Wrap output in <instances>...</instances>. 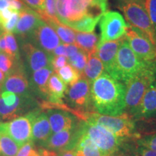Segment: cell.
I'll use <instances>...</instances> for the list:
<instances>
[{
  "instance_id": "cell-45",
  "label": "cell",
  "mask_w": 156,
  "mask_h": 156,
  "mask_svg": "<svg viewBox=\"0 0 156 156\" xmlns=\"http://www.w3.org/2000/svg\"><path fill=\"white\" fill-rule=\"evenodd\" d=\"M51 55L53 56H64L67 57V51H66L65 44L61 43L53 51Z\"/></svg>"
},
{
  "instance_id": "cell-2",
  "label": "cell",
  "mask_w": 156,
  "mask_h": 156,
  "mask_svg": "<svg viewBox=\"0 0 156 156\" xmlns=\"http://www.w3.org/2000/svg\"><path fill=\"white\" fill-rule=\"evenodd\" d=\"M56 16L69 27L87 17H102L108 11V0H56Z\"/></svg>"
},
{
  "instance_id": "cell-9",
  "label": "cell",
  "mask_w": 156,
  "mask_h": 156,
  "mask_svg": "<svg viewBox=\"0 0 156 156\" xmlns=\"http://www.w3.org/2000/svg\"><path fill=\"white\" fill-rule=\"evenodd\" d=\"M36 112L17 117L9 122L2 123L0 129L10 136L20 147L32 140V121Z\"/></svg>"
},
{
  "instance_id": "cell-8",
  "label": "cell",
  "mask_w": 156,
  "mask_h": 156,
  "mask_svg": "<svg viewBox=\"0 0 156 156\" xmlns=\"http://www.w3.org/2000/svg\"><path fill=\"white\" fill-rule=\"evenodd\" d=\"M124 37L140 59L147 63H156V46L142 30L129 25Z\"/></svg>"
},
{
  "instance_id": "cell-23",
  "label": "cell",
  "mask_w": 156,
  "mask_h": 156,
  "mask_svg": "<svg viewBox=\"0 0 156 156\" xmlns=\"http://www.w3.org/2000/svg\"><path fill=\"white\" fill-rule=\"evenodd\" d=\"M99 42L98 35L93 31L90 33L75 32V44L87 54L96 51Z\"/></svg>"
},
{
  "instance_id": "cell-5",
  "label": "cell",
  "mask_w": 156,
  "mask_h": 156,
  "mask_svg": "<svg viewBox=\"0 0 156 156\" xmlns=\"http://www.w3.org/2000/svg\"><path fill=\"white\" fill-rule=\"evenodd\" d=\"M149 64L151 63L142 61L134 54L124 36L117 52L112 77L125 83Z\"/></svg>"
},
{
  "instance_id": "cell-48",
  "label": "cell",
  "mask_w": 156,
  "mask_h": 156,
  "mask_svg": "<svg viewBox=\"0 0 156 156\" xmlns=\"http://www.w3.org/2000/svg\"><path fill=\"white\" fill-rule=\"evenodd\" d=\"M58 156H77L76 155L75 150H67V151H59V153L58 154Z\"/></svg>"
},
{
  "instance_id": "cell-50",
  "label": "cell",
  "mask_w": 156,
  "mask_h": 156,
  "mask_svg": "<svg viewBox=\"0 0 156 156\" xmlns=\"http://www.w3.org/2000/svg\"><path fill=\"white\" fill-rule=\"evenodd\" d=\"M111 156H131V155H129L128 153H126V152H124V151H122V150L121 149L119 151H118L117 153Z\"/></svg>"
},
{
  "instance_id": "cell-54",
  "label": "cell",
  "mask_w": 156,
  "mask_h": 156,
  "mask_svg": "<svg viewBox=\"0 0 156 156\" xmlns=\"http://www.w3.org/2000/svg\"><path fill=\"white\" fill-rule=\"evenodd\" d=\"M1 90H2V89H1V88H0V92H1Z\"/></svg>"
},
{
  "instance_id": "cell-11",
  "label": "cell",
  "mask_w": 156,
  "mask_h": 156,
  "mask_svg": "<svg viewBox=\"0 0 156 156\" xmlns=\"http://www.w3.org/2000/svg\"><path fill=\"white\" fill-rule=\"evenodd\" d=\"M82 122L71 129L54 133L42 143L44 147L51 151H67L75 149L81 136Z\"/></svg>"
},
{
  "instance_id": "cell-39",
  "label": "cell",
  "mask_w": 156,
  "mask_h": 156,
  "mask_svg": "<svg viewBox=\"0 0 156 156\" xmlns=\"http://www.w3.org/2000/svg\"><path fill=\"white\" fill-rule=\"evenodd\" d=\"M19 20V12L15 11L13 14L8 21L5 23L3 25H2V28L4 31L7 33H12L14 32L15 27L17 23V21Z\"/></svg>"
},
{
  "instance_id": "cell-52",
  "label": "cell",
  "mask_w": 156,
  "mask_h": 156,
  "mask_svg": "<svg viewBox=\"0 0 156 156\" xmlns=\"http://www.w3.org/2000/svg\"><path fill=\"white\" fill-rule=\"evenodd\" d=\"M2 31H3L2 28V27H0V36H1V34H2Z\"/></svg>"
},
{
  "instance_id": "cell-47",
  "label": "cell",
  "mask_w": 156,
  "mask_h": 156,
  "mask_svg": "<svg viewBox=\"0 0 156 156\" xmlns=\"http://www.w3.org/2000/svg\"><path fill=\"white\" fill-rule=\"evenodd\" d=\"M6 47H7V45H6L5 32L3 30L1 34V36H0V51L5 53Z\"/></svg>"
},
{
  "instance_id": "cell-16",
  "label": "cell",
  "mask_w": 156,
  "mask_h": 156,
  "mask_svg": "<svg viewBox=\"0 0 156 156\" xmlns=\"http://www.w3.org/2000/svg\"><path fill=\"white\" fill-rule=\"evenodd\" d=\"M42 21L40 15L36 10L27 7L19 12V20L14 30L15 34L22 38H28Z\"/></svg>"
},
{
  "instance_id": "cell-56",
  "label": "cell",
  "mask_w": 156,
  "mask_h": 156,
  "mask_svg": "<svg viewBox=\"0 0 156 156\" xmlns=\"http://www.w3.org/2000/svg\"><path fill=\"white\" fill-rule=\"evenodd\" d=\"M120 1H122V0H120Z\"/></svg>"
},
{
  "instance_id": "cell-20",
  "label": "cell",
  "mask_w": 156,
  "mask_h": 156,
  "mask_svg": "<svg viewBox=\"0 0 156 156\" xmlns=\"http://www.w3.org/2000/svg\"><path fill=\"white\" fill-rule=\"evenodd\" d=\"M52 132L47 115L37 111L32 121V141L44 143Z\"/></svg>"
},
{
  "instance_id": "cell-38",
  "label": "cell",
  "mask_w": 156,
  "mask_h": 156,
  "mask_svg": "<svg viewBox=\"0 0 156 156\" xmlns=\"http://www.w3.org/2000/svg\"><path fill=\"white\" fill-rule=\"evenodd\" d=\"M135 141L138 145L156 152V134L142 136L140 139L135 140Z\"/></svg>"
},
{
  "instance_id": "cell-28",
  "label": "cell",
  "mask_w": 156,
  "mask_h": 156,
  "mask_svg": "<svg viewBox=\"0 0 156 156\" xmlns=\"http://www.w3.org/2000/svg\"><path fill=\"white\" fill-rule=\"evenodd\" d=\"M121 149L131 156H156V152L138 145L135 140L126 139Z\"/></svg>"
},
{
  "instance_id": "cell-35",
  "label": "cell",
  "mask_w": 156,
  "mask_h": 156,
  "mask_svg": "<svg viewBox=\"0 0 156 156\" xmlns=\"http://www.w3.org/2000/svg\"><path fill=\"white\" fill-rule=\"evenodd\" d=\"M17 62L7 54L0 51V70L6 75L15 69Z\"/></svg>"
},
{
  "instance_id": "cell-25",
  "label": "cell",
  "mask_w": 156,
  "mask_h": 156,
  "mask_svg": "<svg viewBox=\"0 0 156 156\" xmlns=\"http://www.w3.org/2000/svg\"><path fill=\"white\" fill-rule=\"evenodd\" d=\"M55 30L60 40L64 44H75V32L71 28L62 24L58 20L48 19L44 20Z\"/></svg>"
},
{
  "instance_id": "cell-7",
  "label": "cell",
  "mask_w": 156,
  "mask_h": 156,
  "mask_svg": "<svg viewBox=\"0 0 156 156\" xmlns=\"http://www.w3.org/2000/svg\"><path fill=\"white\" fill-rule=\"evenodd\" d=\"M81 134L90 140L106 156H111L119 151L126 140L119 137L100 125L84 122H82Z\"/></svg>"
},
{
  "instance_id": "cell-18",
  "label": "cell",
  "mask_w": 156,
  "mask_h": 156,
  "mask_svg": "<svg viewBox=\"0 0 156 156\" xmlns=\"http://www.w3.org/2000/svg\"><path fill=\"white\" fill-rule=\"evenodd\" d=\"M47 116L52 133L71 129L78 124L77 118L65 111L48 109Z\"/></svg>"
},
{
  "instance_id": "cell-53",
  "label": "cell",
  "mask_w": 156,
  "mask_h": 156,
  "mask_svg": "<svg viewBox=\"0 0 156 156\" xmlns=\"http://www.w3.org/2000/svg\"><path fill=\"white\" fill-rule=\"evenodd\" d=\"M2 123V119H0V124H1Z\"/></svg>"
},
{
  "instance_id": "cell-21",
  "label": "cell",
  "mask_w": 156,
  "mask_h": 156,
  "mask_svg": "<svg viewBox=\"0 0 156 156\" xmlns=\"http://www.w3.org/2000/svg\"><path fill=\"white\" fill-rule=\"evenodd\" d=\"M67 85L62 80L55 72L52 73L47 84V97L48 101L51 103H63L62 99L65 96Z\"/></svg>"
},
{
  "instance_id": "cell-37",
  "label": "cell",
  "mask_w": 156,
  "mask_h": 156,
  "mask_svg": "<svg viewBox=\"0 0 156 156\" xmlns=\"http://www.w3.org/2000/svg\"><path fill=\"white\" fill-rule=\"evenodd\" d=\"M16 156H40V154L31 140L20 148Z\"/></svg>"
},
{
  "instance_id": "cell-19",
  "label": "cell",
  "mask_w": 156,
  "mask_h": 156,
  "mask_svg": "<svg viewBox=\"0 0 156 156\" xmlns=\"http://www.w3.org/2000/svg\"><path fill=\"white\" fill-rule=\"evenodd\" d=\"M156 116V78L152 82L132 116L133 120Z\"/></svg>"
},
{
  "instance_id": "cell-55",
  "label": "cell",
  "mask_w": 156,
  "mask_h": 156,
  "mask_svg": "<svg viewBox=\"0 0 156 156\" xmlns=\"http://www.w3.org/2000/svg\"><path fill=\"white\" fill-rule=\"evenodd\" d=\"M0 27H1V25H0Z\"/></svg>"
},
{
  "instance_id": "cell-27",
  "label": "cell",
  "mask_w": 156,
  "mask_h": 156,
  "mask_svg": "<svg viewBox=\"0 0 156 156\" xmlns=\"http://www.w3.org/2000/svg\"><path fill=\"white\" fill-rule=\"evenodd\" d=\"M136 133L140 138L156 134V116L134 120Z\"/></svg>"
},
{
  "instance_id": "cell-12",
  "label": "cell",
  "mask_w": 156,
  "mask_h": 156,
  "mask_svg": "<svg viewBox=\"0 0 156 156\" xmlns=\"http://www.w3.org/2000/svg\"><path fill=\"white\" fill-rule=\"evenodd\" d=\"M90 85L86 79L81 77L75 83L67 87L64 98L74 109L85 112L86 109L93 108L90 101Z\"/></svg>"
},
{
  "instance_id": "cell-42",
  "label": "cell",
  "mask_w": 156,
  "mask_h": 156,
  "mask_svg": "<svg viewBox=\"0 0 156 156\" xmlns=\"http://www.w3.org/2000/svg\"><path fill=\"white\" fill-rule=\"evenodd\" d=\"M14 12V9L9 7L0 11V25H1V27L2 25H3L9 20Z\"/></svg>"
},
{
  "instance_id": "cell-46",
  "label": "cell",
  "mask_w": 156,
  "mask_h": 156,
  "mask_svg": "<svg viewBox=\"0 0 156 156\" xmlns=\"http://www.w3.org/2000/svg\"><path fill=\"white\" fill-rule=\"evenodd\" d=\"M40 156H58V154L53 151L46 149V148H40L38 149Z\"/></svg>"
},
{
  "instance_id": "cell-49",
  "label": "cell",
  "mask_w": 156,
  "mask_h": 156,
  "mask_svg": "<svg viewBox=\"0 0 156 156\" xmlns=\"http://www.w3.org/2000/svg\"><path fill=\"white\" fill-rule=\"evenodd\" d=\"M9 7V0H0V11Z\"/></svg>"
},
{
  "instance_id": "cell-36",
  "label": "cell",
  "mask_w": 156,
  "mask_h": 156,
  "mask_svg": "<svg viewBox=\"0 0 156 156\" xmlns=\"http://www.w3.org/2000/svg\"><path fill=\"white\" fill-rule=\"evenodd\" d=\"M156 32V0H141Z\"/></svg>"
},
{
  "instance_id": "cell-15",
  "label": "cell",
  "mask_w": 156,
  "mask_h": 156,
  "mask_svg": "<svg viewBox=\"0 0 156 156\" xmlns=\"http://www.w3.org/2000/svg\"><path fill=\"white\" fill-rule=\"evenodd\" d=\"M22 50L32 72L51 66V54L47 53L30 41L23 43Z\"/></svg>"
},
{
  "instance_id": "cell-32",
  "label": "cell",
  "mask_w": 156,
  "mask_h": 156,
  "mask_svg": "<svg viewBox=\"0 0 156 156\" xmlns=\"http://www.w3.org/2000/svg\"><path fill=\"white\" fill-rule=\"evenodd\" d=\"M5 38L6 45H7L5 53L12 56L16 61H19L20 52L18 49V45H17L15 35L12 33L5 32Z\"/></svg>"
},
{
  "instance_id": "cell-10",
  "label": "cell",
  "mask_w": 156,
  "mask_h": 156,
  "mask_svg": "<svg viewBox=\"0 0 156 156\" xmlns=\"http://www.w3.org/2000/svg\"><path fill=\"white\" fill-rule=\"evenodd\" d=\"M101 29L100 42L118 40L125 36L129 24L119 12L107 11L99 21Z\"/></svg>"
},
{
  "instance_id": "cell-41",
  "label": "cell",
  "mask_w": 156,
  "mask_h": 156,
  "mask_svg": "<svg viewBox=\"0 0 156 156\" xmlns=\"http://www.w3.org/2000/svg\"><path fill=\"white\" fill-rule=\"evenodd\" d=\"M29 7L36 10L37 12H41L44 9L45 0H23Z\"/></svg>"
},
{
  "instance_id": "cell-26",
  "label": "cell",
  "mask_w": 156,
  "mask_h": 156,
  "mask_svg": "<svg viewBox=\"0 0 156 156\" xmlns=\"http://www.w3.org/2000/svg\"><path fill=\"white\" fill-rule=\"evenodd\" d=\"M75 150L77 156H106L90 140L82 134Z\"/></svg>"
},
{
  "instance_id": "cell-30",
  "label": "cell",
  "mask_w": 156,
  "mask_h": 156,
  "mask_svg": "<svg viewBox=\"0 0 156 156\" xmlns=\"http://www.w3.org/2000/svg\"><path fill=\"white\" fill-rule=\"evenodd\" d=\"M55 73L61 78L62 80L69 86L75 83L81 77L80 73L69 64H67Z\"/></svg>"
},
{
  "instance_id": "cell-13",
  "label": "cell",
  "mask_w": 156,
  "mask_h": 156,
  "mask_svg": "<svg viewBox=\"0 0 156 156\" xmlns=\"http://www.w3.org/2000/svg\"><path fill=\"white\" fill-rule=\"evenodd\" d=\"M28 38L30 39L29 41L33 44L51 54L62 43L55 30L44 20L36 27Z\"/></svg>"
},
{
  "instance_id": "cell-22",
  "label": "cell",
  "mask_w": 156,
  "mask_h": 156,
  "mask_svg": "<svg viewBox=\"0 0 156 156\" xmlns=\"http://www.w3.org/2000/svg\"><path fill=\"white\" fill-rule=\"evenodd\" d=\"M105 69L102 62L98 58L96 51L87 54V61L84 68L81 77L86 79L90 83H92L99 76L104 73Z\"/></svg>"
},
{
  "instance_id": "cell-31",
  "label": "cell",
  "mask_w": 156,
  "mask_h": 156,
  "mask_svg": "<svg viewBox=\"0 0 156 156\" xmlns=\"http://www.w3.org/2000/svg\"><path fill=\"white\" fill-rule=\"evenodd\" d=\"M101 17H87L72 24L69 26L73 30L77 32L90 33L93 32L98 23H99Z\"/></svg>"
},
{
  "instance_id": "cell-44",
  "label": "cell",
  "mask_w": 156,
  "mask_h": 156,
  "mask_svg": "<svg viewBox=\"0 0 156 156\" xmlns=\"http://www.w3.org/2000/svg\"><path fill=\"white\" fill-rule=\"evenodd\" d=\"M66 51H67V58H69L75 56L80 49L75 44H65Z\"/></svg>"
},
{
  "instance_id": "cell-4",
  "label": "cell",
  "mask_w": 156,
  "mask_h": 156,
  "mask_svg": "<svg viewBox=\"0 0 156 156\" xmlns=\"http://www.w3.org/2000/svg\"><path fill=\"white\" fill-rule=\"evenodd\" d=\"M84 122L100 125L119 137L139 139L135 131L133 119L126 112L119 116H109L95 112H87Z\"/></svg>"
},
{
  "instance_id": "cell-1",
  "label": "cell",
  "mask_w": 156,
  "mask_h": 156,
  "mask_svg": "<svg viewBox=\"0 0 156 156\" xmlns=\"http://www.w3.org/2000/svg\"><path fill=\"white\" fill-rule=\"evenodd\" d=\"M125 84L103 73L90 85V101L95 112L119 116L125 112Z\"/></svg>"
},
{
  "instance_id": "cell-3",
  "label": "cell",
  "mask_w": 156,
  "mask_h": 156,
  "mask_svg": "<svg viewBox=\"0 0 156 156\" xmlns=\"http://www.w3.org/2000/svg\"><path fill=\"white\" fill-rule=\"evenodd\" d=\"M156 78V63L149 64L126 82L125 112L133 116L142 98L152 82Z\"/></svg>"
},
{
  "instance_id": "cell-24",
  "label": "cell",
  "mask_w": 156,
  "mask_h": 156,
  "mask_svg": "<svg viewBox=\"0 0 156 156\" xmlns=\"http://www.w3.org/2000/svg\"><path fill=\"white\" fill-rule=\"evenodd\" d=\"M51 66L42 68L34 72L32 81L37 90L44 96H47V84L50 76L54 73Z\"/></svg>"
},
{
  "instance_id": "cell-40",
  "label": "cell",
  "mask_w": 156,
  "mask_h": 156,
  "mask_svg": "<svg viewBox=\"0 0 156 156\" xmlns=\"http://www.w3.org/2000/svg\"><path fill=\"white\" fill-rule=\"evenodd\" d=\"M67 64H68V60L66 56L51 55V66L53 68L54 72L61 69L62 67H63L64 66H65Z\"/></svg>"
},
{
  "instance_id": "cell-14",
  "label": "cell",
  "mask_w": 156,
  "mask_h": 156,
  "mask_svg": "<svg viewBox=\"0 0 156 156\" xmlns=\"http://www.w3.org/2000/svg\"><path fill=\"white\" fill-rule=\"evenodd\" d=\"M2 90L9 91L20 96H29V83L21 64L6 75Z\"/></svg>"
},
{
  "instance_id": "cell-34",
  "label": "cell",
  "mask_w": 156,
  "mask_h": 156,
  "mask_svg": "<svg viewBox=\"0 0 156 156\" xmlns=\"http://www.w3.org/2000/svg\"><path fill=\"white\" fill-rule=\"evenodd\" d=\"M56 0H45L44 9L38 12L43 20L51 19L58 20L56 16Z\"/></svg>"
},
{
  "instance_id": "cell-33",
  "label": "cell",
  "mask_w": 156,
  "mask_h": 156,
  "mask_svg": "<svg viewBox=\"0 0 156 156\" xmlns=\"http://www.w3.org/2000/svg\"><path fill=\"white\" fill-rule=\"evenodd\" d=\"M67 60L68 63L71 64L81 75L84 68L86 65L87 61V54L84 51L80 49L79 51L75 56H73V57L69 58H67Z\"/></svg>"
},
{
  "instance_id": "cell-6",
  "label": "cell",
  "mask_w": 156,
  "mask_h": 156,
  "mask_svg": "<svg viewBox=\"0 0 156 156\" xmlns=\"http://www.w3.org/2000/svg\"><path fill=\"white\" fill-rule=\"evenodd\" d=\"M118 7L128 24L142 30L156 46V32L141 0H122Z\"/></svg>"
},
{
  "instance_id": "cell-51",
  "label": "cell",
  "mask_w": 156,
  "mask_h": 156,
  "mask_svg": "<svg viewBox=\"0 0 156 156\" xmlns=\"http://www.w3.org/2000/svg\"><path fill=\"white\" fill-rule=\"evenodd\" d=\"M5 77H6L5 74L0 70V88L1 89L2 87V85L4 83V81H5Z\"/></svg>"
},
{
  "instance_id": "cell-17",
  "label": "cell",
  "mask_w": 156,
  "mask_h": 156,
  "mask_svg": "<svg viewBox=\"0 0 156 156\" xmlns=\"http://www.w3.org/2000/svg\"><path fill=\"white\" fill-rule=\"evenodd\" d=\"M123 38L118 40L99 43L96 48V54L102 62L106 73L112 75L114 69L116 56Z\"/></svg>"
},
{
  "instance_id": "cell-29",
  "label": "cell",
  "mask_w": 156,
  "mask_h": 156,
  "mask_svg": "<svg viewBox=\"0 0 156 156\" xmlns=\"http://www.w3.org/2000/svg\"><path fill=\"white\" fill-rule=\"evenodd\" d=\"M20 148L10 136L0 129V156H16Z\"/></svg>"
},
{
  "instance_id": "cell-43",
  "label": "cell",
  "mask_w": 156,
  "mask_h": 156,
  "mask_svg": "<svg viewBox=\"0 0 156 156\" xmlns=\"http://www.w3.org/2000/svg\"><path fill=\"white\" fill-rule=\"evenodd\" d=\"M9 7L14 9L15 11L19 12L28 7L23 0H9Z\"/></svg>"
}]
</instances>
